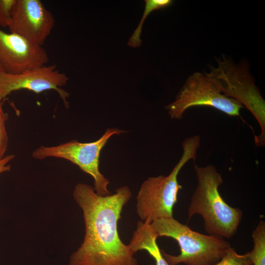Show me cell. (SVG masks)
I'll use <instances>...</instances> for the list:
<instances>
[{
	"instance_id": "6da1fadb",
	"label": "cell",
	"mask_w": 265,
	"mask_h": 265,
	"mask_svg": "<svg viewBox=\"0 0 265 265\" xmlns=\"http://www.w3.org/2000/svg\"><path fill=\"white\" fill-rule=\"evenodd\" d=\"M73 196L82 211L85 235L69 265H138L118 231L123 209L132 196L130 188L123 186L113 194L101 196L91 186L78 183Z\"/></svg>"
},
{
	"instance_id": "7a4b0ae2",
	"label": "cell",
	"mask_w": 265,
	"mask_h": 265,
	"mask_svg": "<svg viewBox=\"0 0 265 265\" xmlns=\"http://www.w3.org/2000/svg\"><path fill=\"white\" fill-rule=\"evenodd\" d=\"M194 170L197 185L188 208V220L196 214H200L208 235L231 238L237 231L242 211L229 205L221 197L218 187L223 180L213 165L200 167L194 164Z\"/></svg>"
},
{
	"instance_id": "3957f363",
	"label": "cell",
	"mask_w": 265,
	"mask_h": 265,
	"mask_svg": "<svg viewBox=\"0 0 265 265\" xmlns=\"http://www.w3.org/2000/svg\"><path fill=\"white\" fill-rule=\"evenodd\" d=\"M200 145L199 135L187 138L182 143V156L170 173L148 177L142 183L136 204L141 221L151 223L157 219L173 217V208L178 201L179 191L182 188L178 181V174L186 163L196 159Z\"/></svg>"
},
{
	"instance_id": "277c9868",
	"label": "cell",
	"mask_w": 265,
	"mask_h": 265,
	"mask_svg": "<svg viewBox=\"0 0 265 265\" xmlns=\"http://www.w3.org/2000/svg\"><path fill=\"white\" fill-rule=\"evenodd\" d=\"M150 225L158 237L171 238L179 245L177 256L160 250L169 265H212L219 262L232 247L223 238L195 232L174 217L157 219Z\"/></svg>"
},
{
	"instance_id": "5b68a950",
	"label": "cell",
	"mask_w": 265,
	"mask_h": 265,
	"mask_svg": "<svg viewBox=\"0 0 265 265\" xmlns=\"http://www.w3.org/2000/svg\"><path fill=\"white\" fill-rule=\"evenodd\" d=\"M217 66H210L208 73L216 82L220 92L233 98L247 108L258 121L261 133L255 137L257 146L265 144V101L249 70L245 61L235 64L223 54L216 59Z\"/></svg>"
},
{
	"instance_id": "8992f818",
	"label": "cell",
	"mask_w": 265,
	"mask_h": 265,
	"mask_svg": "<svg viewBox=\"0 0 265 265\" xmlns=\"http://www.w3.org/2000/svg\"><path fill=\"white\" fill-rule=\"evenodd\" d=\"M124 131L108 128L97 140L82 143L77 140L53 146H40L32 152V157L37 159L53 157L68 160L78 165L94 179V189L99 195L110 194L107 189L109 181L99 170V157L102 149L113 135H119Z\"/></svg>"
},
{
	"instance_id": "52a82bcc",
	"label": "cell",
	"mask_w": 265,
	"mask_h": 265,
	"mask_svg": "<svg viewBox=\"0 0 265 265\" xmlns=\"http://www.w3.org/2000/svg\"><path fill=\"white\" fill-rule=\"evenodd\" d=\"M195 106L212 107L230 116H239L244 107L236 100L223 95L215 80L205 72L189 76L175 100L165 108L172 119H181L186 109Z\"/></svg>"
},
{
	"instance_id": "ba28073f",
	"label": "cell",
	"mask_w": 265,
	"mask_h": 265,
	"mask_svg": "<svg viewBox=\"0 0 265 265\" xmlns=\"http://www.w3.org/2000/svg\"><path fill=\"white\" fill-rule=\"evenodd\" d=\"M69 78L60 72L55 65L35 67L18 74L3 72L0 76V99L2 100L11 92L26 89L39 94L49 90L58 93L65 106L68 107L67 98L69 94L61 87Z\"/></svg>"
},
{
	"instance_id": "9c48e42d",
	"label": "cell",
	"mask_w": 265,
	"mask_h": 265,
	"mask_svg": "<svg viewBox=\"0 0 265 265\" xmlns=\"http://www.w3.org/2000/svg\"><path fill=\"white\" fill-rule=\"evenodd\" d=\"M55 23L53 14L40 0H16L11 21L10 32L42 46Z\"/></svg>"
},
{
	"instance_id": "30bf717a",
	"label": "cell",
	"mask_w": 265,
	"mask_h": 265,
	"mask_svg": "<svg viewBox=\"0 0 265 265\" xmlns=\"http://www.w3.org/2000/svg\"><path fill=\"white\" fill-rule=\"evenodd\" d=\"M49 56L42 46L0 29V66L9 74H18L46 65Z\"/></svg>"
},
{
	"instance_id": "8fae6325",
	"label": "cell",
	"mask_w": 265,
	"mask_h": 265,
	"mask_svg": "<svg viewBox=\"0 0 265 265\" xmlns=\"http://www.w3.org/2000/svg\"><path fill=\"white\" fill-rule=\"evenodd\" d=\"M158 238L150 223L139 221L128 245L134 254L139 250H146L154 259L156 265H169L158 245Z\"/></svg>"
},
{
	"instance_id": "7c38bea8",
	"label": "cell",
	"mask_w": 265,
	"mask_h": 265,
	"mask_svg": "<svg viewBox=\"0 0 265 265\" xmlns=\"http://www.w3.org/2000/svg\"><path fill=\"white\" fill-rule=\"evenodd\" d=\"M252 250L248 252L252 265H265V222L261 220L252 233Z\"/></svg>"
},
{
	"instance_id": "4fadbf2b",
	"label": "cell",
	"mask_w": 265,
	"mask_h": 265,
	"mask_svg": "<svg viewBox=\"0 0 265 265\" xmlns=\"http://www.w3.org/2000/svg\"><path fill=\"white\" fill-rule=\"evenodd\" d=\"M145 10L142 17L138 26L129 40L128 45L130 47L136 48L140 46L142 43L140 39L142 27L148 15L154 10L167 7L173 3L171 0H145Z\"/></svg>"
},
{
	"instance_id": "5bb4252c",
	"label": "cell",
	"mask_w": 265,
	"mask_h": 265,
	"mask_svg": "<svg viewBox=\"0 0 265 265\" xmlns=\"http://www.w3.org/2000/svg\"><path fill=\"white\" fill-rule=\"evenodd\" d=\"M212 265H252L248 253L238 254L231 247L218 263Z\"/></svg>"
},
{
	"instance_id": "9a60e30c",
	"label": "cell",
	"mask_w": 265,
	"mask_h": 265,
	"mask_svg": "<svg viewBox=\"0 0 265 265\" xmlns=\"http://www.w3.org/2000/svg\"><path fill=\"white\" fill-rule=\"evenodd\" d=\"M2 101L0 99V160L5 156L8 143V137L5 126L7 115L3 111Z\"/></svg>"
},
{
	"instance_id": "2e32d148",
	"label": "cell",
	"mask_w": 265,
	"mask_h": 265,
	"mask_svg": "<svg viewBox=\"0 0 265 265\" xmlns=\"http://www.w3.org/2000/svg\"><path fill=\"white\" fill-rule=\"evenodd\" d=\"M16 0H0V26L8 27Z\"/></svg>"
},
{
	"instance_id": "e0dca14e",
	"label": "cell",
	"mask_w": 265,
	"mask_h": 265,
	"mask_svg": "<svg viewBox=\"0 0 265 265\" xmlns=\"http://www.w3.org/2000/svg\"><path fill=\"white\" fill-rule=\"evenodd\" d=\"M14 157L15 156L13 155H6L0 160V174L10 170L11 166L8 163L11 161Z\"/></svg>"
},
{
	"instance_id": "ac0fdd59",
	"label": "cell",
	"mask_w": 265,
	"mask_h": 265,
	"mask_svg": "<svg viewBox=\"0 0 265 265\" xmlns=\"http://www.w3.org/2000/svg\"><path fill=\"white\" fill-rule=\"evenodd\" d=\"M3 72H4L3 71L1 67L0 66V76Z\"/></svg>"
}]
</instances>
